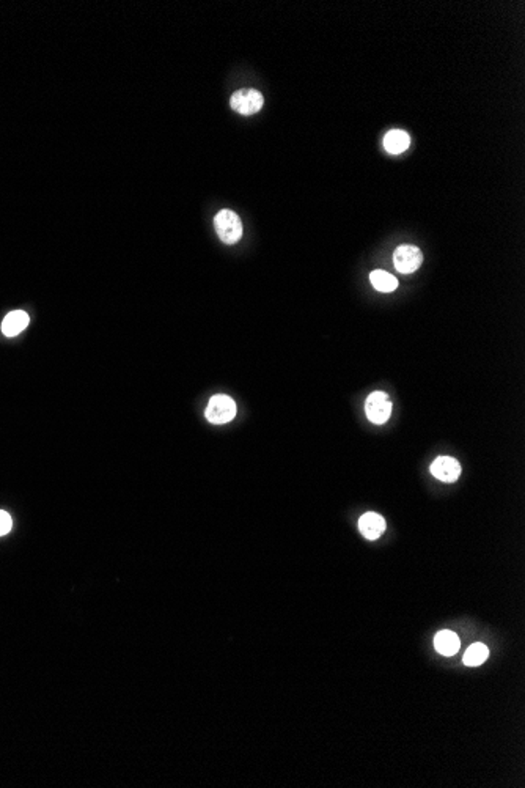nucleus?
Returning <instances> with one entry per match:
<instances>
[{
    "mask_svg": "<svg viewBox=\"0 0 525 788\" xmlns=\"http://www.w3.org/2000/svg\"><path fill=\"white\" fill-rule=\"evenodd\" d=\"M29 326V315L23 310H15L5 316L2 323V332L6 337H15L20 334Z\"/></svg>",
    "mask_w": 525,
    "mask_h": 788,
    "instance_id": "nucleus-8",
    "label": "nucleus"
},
{
    "mask_svg": "<svg viewBox=\"0 0 525 788\" xmlns=\"http://www.w3.org/2000/svg\"><path fill=\"white\" fill-rule=\"evenodd\" d=\"M370 281L373 283V287L378 291H383V293H390V291H395L398 288L397 277L381 269L373 271L370 274Z\"/></svg>",
    "mask_w": 525,
    "mask_h": 788,
    "instance_id": "nucleus-11",
    "label": "nucleus"
},
{
    "mask_svg": "<svg viewBox=\"0 0 525 788\" xmlns=\"http://www.w3.org/2000/svg\"><path fill=\"white\" fill-rule=\"evenodd\" d=\"M214 227L221 241L225 244H236L242 238V222L235 211L222 209L214 217Z\"/></svg>",
    "mask_w": 525,
    "mask_h": 788,
    "instance_id": "nucleus-1",
    "label": "nucleus"
},
{
    "mask_svg": "<svg viewBox=\"0 0 525 788\" xmlns=\"http://www.w3.org/2000/svg\"><path fill=\"white\" fill-rule=\"evenodd\" d=\"M365 412L368 420L373 424L383 425L392 416V402L385 392H373L365 402Z\"/></svg>",
    "mask_w": 525,
    "mask_h": 788,
    "instance_id": "nucleus-3",
    "label": "nucleus"
},
{
    "mask_svg": "<svg viewBox=\"0 0 525 788\" xmlns=\"http://www.w3.org/2000/svg\"><path fill=\"white\" fill-rule=\"evenodd\" d=\"M263 104V94L258 90H237L230 99L231 109L241 115H254L260 112Z\"/></svg>",
    "mask_w": 525,
    "mask_h": 788,
    "instance_id": "nucleus-4",
    "label": "nucleus"
},
{
    "mask_svg": "<svg viewBox=\"0 0 525 788\" xmlns=\"http://www.w3.org/2000/svg\"><path fill=\"white\" fill-rule=\"evenodd\" d=\"M431 474L444 484H453L459 479L461 464L452 457H439L431 464Z\"/></svg>",
    "mask_w": 525,
    "mask_h": 788,
    "instance_id": "nucleus-6",
    "label": "nucleus"
},
{
    "mask_svg": "<svg viewBox=\"0 0 525 788\" xmlns=\"http://www.w3.org/2000/svg\"><path fill=\"white\" fill-rule=\"evenodd\" d=\"M204 416L214 425L228 424L236 416V403L228 395H214L209 400Z\"/></svg>",
    "mask_w": 525,
    "mask_h": 788,
    "instance_id": "nucleus-2",
    "label": "nucleus"
},
{
    "mask_svg": "<svg viewBox=\"0 0 525 788\" xmlns=\"http://www.w3.org/2000/svg\"><path fill=\"white\" fill-rule=\"evenodd\" d=\"M421 261H424V254L421 250L411 244H404L400 246L393 254V263L400 273L403 274H412L420 268Z\"/></svg>",
    "mask_w": 525,
    "mask_h": 788,
    "instance_id": "nucleus-5",
    "label": "nucleus"
},
{
    "mask_svg": "<svg viewBox=\"0 0 525 788\" xmlns=\"http://www.w3.org/2000/svg\"><path fill=\"white\" fill-rule=\"evenodd\" d=\"M409 144H411V137H409V134L401 131V129H392V131H388L384 137V147L388 153L392 154H400L406 152L409 148Z\"/></svg>",
    "mask_w": 525,
    "mask_h": 788,
    "instance_id": "nucleus-10",
    "label": "nucleus"
},
{
    "mask_svg": "<svg viewBox=\"0 0 525 788\" xmlns=\"http://www.w3.org/2000/svg\"><path fill=\"white\" fill-rule=\"evenodd\" d=\"M459 637L456 636L453 631H440L434 637V647L444 656H453L458 653L459 650Z\"/></svg>",
    "mask_w": 525,
    "mask_h": 788,
    "instance_id": "nucleus-9",
    "label": "nucleus"
},
{
    "mask_svg": "<svg viewBox=\"0 0 525 788\" xmlns=\"http://www.w3.org/2000/svg\"><path fill=\"white\" fill-rule=\"evenodd\" d=\"M488 656H489V650L486 645L474 644L472 647H469V650L466 651L464 664L469 665V667H476V665L485 663L488 660Z\"/></svg>",
    "mask_w": 525,
    "mask_h": 788,
    "instance_id": "nucleus-12",
    "label": "nucleus"
},
{
    "mask_svg": "<svg viewBox=\"0 0 525 788\" xmlns=\"http://www.w3.org/2000/svg\"><path fill=\"white\" fill-rule=\"evenodd\" d=\"M11 527H13L11 516L5 510H0V536L8 534L11 531Z\"/></svg>",
    "mask_w": 525,
    "mask_h": 788,
    "instance_id": "nucleus-13",
    "label": "nucleus"
},
{
    "mask_svg": "<svg viewBox=\"0 0 525 788\" xmlns=\"http://www.w3.org/2000/svg\"><path fill=\"white\" fill-rule=\"evenodd\" d=\"M359 531L366 540H378L385 531V521L381 515L368 512L359 521Z\"/></svg>",
    "mask_w": 525,
    "mask_h": 788,
    "instance_id": "nucleus-7",
    "label": "nucleus"
}]
</instances>
